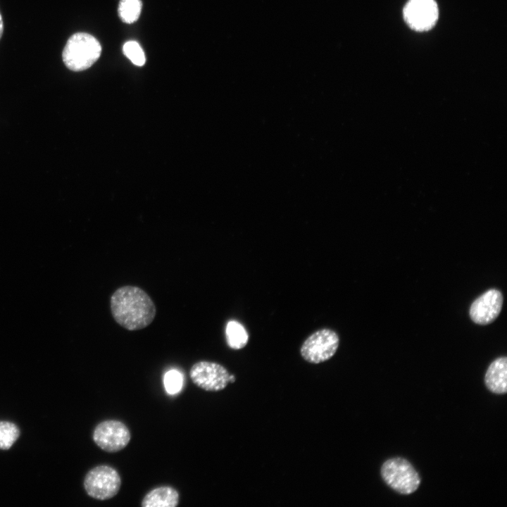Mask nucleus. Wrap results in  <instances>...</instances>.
I'll use <instances>...</instances> for the list:
<instances>
[{
  "instance_id": "6",
  "label": "nucleus",
  "mask_w": 507,
  "mask_h": 507,
  "mask_svg": "<svg viewBox=\"0 0 507 507\" xmlns=\"http://www.w3.org/2000/svg\"><path fill=\"white\" fill-rule=\"evenodd\" d=\"M92 437L100 449L108 453H115L127 446L130 442L131 434L123 422L106 420L96 426Z\"/></svg>"
},
{
  "instance_id": "15",
  "label": "nucleus",
  "mask_w": 507,
  "mask_h": 507,
  "mask_svg": "<svg viewBox=\"0 0 507 507\" xmlns=\"http://www.w3.org/2000/svg\"><path fill=\"white\" fill-rule=\"evenodd\" d=\"M165 391L170 394H175L180 392L183 384V376L180 372L173 369L167 371L163 377Z\"/></svg>"
},
{
  "instance_id": "16",
  "label": "nucleus",
  "mask_w": 507,
  "mask_h": 507,
  "mask_svg": "<svg viewBox=\"0 0 507 507\" xmlns=\"http://www.w3.org/2000/svg\"><path fill=\"white\" fill-rule=\"evenodd\" d=\"M124 54L136 65L142 66L145 63L144 53L140 45L135 41H128L123 45Z\"/></svg>"
},
{
  "instance_id": "5",
  "label": "nucleus",
  "mask_w": 507,
  "mask_h": 507,
  "mask_svg": "<svg viewBox=\"0 0 507 507\" xmlns=\"http://www.w3.org/2000/svg\"><path fill=\"white\" fill-rule=\"evenodd\" d=\"M339 343L337 333L330 328H322L312 333L303 342L301 355L311 363H320L330 359L336 353Z\"/></svg>"
},
{
  "instance_id": "3",
  "label": "nucleus",
  "mask_w": 507,
  "mask_h": 507,
  "mask_svg": "<svg viewBox=\"0 0 507 507\" xmlns=\"http://www.w3.org/2000/svg\"><path fill=\"white\" fill-rule=\"evenodd\" d=\"M381 475L384 482L401 494H411L419 487L420 477L413 466L403 458L387 460L382 465Z\"/></svg>"
},
{
  "instance_id": "9",
  "label": "nucleus",
  "mask_w": 507,
  "mask_h": 507,
  "mask_svg": "<svg viewBox=\"0 0 507 507\" xmlns=\"http://www.w3.org/2000/svg\"><path fill=\"white\" fill-rule=\"evenodd\" d=\"M503 304L501 292L491 289L476 299L470 309L472 320L479 325H488L499 315Z\"/></svg>"
},
{
  "instance_id": "18",
  "label": "nucleus",
  "mask_w": 507,
  "mask_h": 507,
  "mask_svg": "<svg viewBox=\"0 0 507 507\" xmlns=\"http://www.w3.org/2000/svg\"><path fill=\"white\" fill-rule=\"evenodd\" d=\"M236 380V378L234 375H230L229 377V382L233 383Z\"/></svg>"
},
{
  "instance_id": "17",
  "label": "nucleus",
  "mask_w": 507,
  "mask_h": 507,
  "mask_svg": "<svg viewBox=\"0 0 507 507\" xmlns=\"http://www.w3.org/2000/svg\"><path fill=\"white\" fill-rule=\"evenodd\" d=\"M3 31H4V23H3L1 15L0 13V39L2 36Z\"/></svg>"
},
{
  "instance_id": "8",
  "label": "nucleus",
  "mask_w": 507,
  "mask_h": 507,
  "mask_svg": "<svg viewBox=\"0 0 507 507\" xmlns=\"http://www.w3.org/2000/svg\"><path fill=\"white\" fill-rule=\"evenodd\" d=\"M403 15L410 28L425 32L435 25L439 10L434 0H409L403 8Z\"/></svg>"
},
{
  "instance_id": "2",
  "label": "nucleus",
  "mask_w": 507,
  "mask_h": 507,
  "mask_svg": "<svg viewBox=\"0 0 507 507\" xmlns=\"http://www.w3.org/2000/svg\"><path fill=\"white\" fill-rule=\"evenodd\" d=\"M101 46L92 35L77 32L67 41L63 51V61L65 66L75 72L90 68L99 58Z\"/></svg>"
},
{
  "instance_id": "4",
  "label": "nucleus",
  "mask_w": 507,
  "mask_h": 507,
  "mask_svg": "<svg viewBox=\"0 0 507 507\" xmlns=\"http://www.w3.org/2000/svg\"><path fill=\"white\" fill-rule=\"evenodd\" d=\"M121 487L118 472L108 465H100L91 469L84 480L87 494L98 500H108L114 497Z\"/></svg>"
},
{
  "instance_id": "10",
  "label": "nucleus",
  "mask_w": 507,
  "mask_h": 507,
  "mask_svg": "<svg viewBox=\"0 0 507 507\" xmlns=\"http://www.w3.org/2000/svg\"><path fill=\"white\" fill-rule=\"evenodd\" d=\"M484 383L487 389L495 394H506L507 391V358L506 356L494 360L489 366Z\"/></svg>"
},
{
  "instance_id": "12",
  "label": "nucleus",
  "mask_w": 507,
  "mask_h": 507,
  "mask_svg": "<svg viewBox=\"0 0 507 507\" xmlns=\"http://www.w3.org/2000/svg\"><path fill=\"white\" fill-rule=\"evenodd\" d=\"M225 337L228 346L233 349L244 348L249 341V334L246 329L236 320L227 322L225 327Z\"/></svg>"
},
{
  "instance_id": "13",
  "label": "nucleus",
  "mask_w": 507,
  "mask_h": 507,
  "mask_svg": "<svg viewBox=\"0 0 507 507\" xmlns=\"http://www.w3.org/2000/svg\"><path fill=\"white\" fill-rule=\"evenodd\" d=\"M142 11L141 0H120L118 13L120 19L126 23H132L139 18Z\"/></svg>"
},
{
  "instance_id": "11",
  "label": "nucleus",
  "mask_w": 507,
  "mask_h": 507,
  "mask_svg": "<svg viewBox=\"0 0 507 507\" xmlns=\"http://www.w3.org/2000/svg\"><path fill=\"white\" fill-rule=\"evenodd\" d=\"M180 501L178 492L170 486H161L151 489L143 498L142 507H175Z\"/></svg>"
},
{
  "instance_id": "1",
  "label": "nucleus",
  "mask_w": 507,
  "mask_h": 507,
  "mask_svg": "<svg viewBox=\"0 0 507 507\" xmlns=\"http://www.w3.org/2000/svg\"><path fill=\"white\" fill-rule=\"evenodd\" d=\"M110 306L115 322L130 331L149 325L156 313L151 298L136 286L126 285L117 289L111 297Z\"/></svg>"
},
{
  "instance_id": "14",
  "label": "nucleus",
  "mask_w": 507,
  "mask_h": 507,
  "mask_svg": "<svg viewBox=\"0 0 507 507\" xmlns=\"http://www.w3.org/2000/svg\"><path fill=\"white\" fill-rule=\"evenodd\" d=\"M18 427L10 422H0V449H10L19 437Z\"/></svg>"
},
{
  "instance_id": "7",
  "label": "nucleus",
  "mask_w": 507,
  "mask_h": 507,
  "mask_svg": "<svg viewBox=\"0 0 507 507\" xmlns=\"http://www.w3.org/2000/svg\"><path fill=\"white\" fill-rule=\"evenodd\" d=\"M230 373L222 365L212 361L195 363L189 370V376L197 387L207 392H218L229 383Z\"/></svg>"
}]
</instances>
